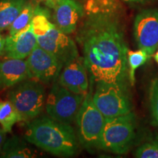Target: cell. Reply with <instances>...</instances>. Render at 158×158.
<instances>
[{
  "mask_svg": "<svg viewBox=\"0 0 158 158\" xmlns=\"http://www.w3.org/2000/svg\"><path fill=\"white\" fill-rule=\"evenodd\" d=\"M21 121L22 118L10 100L0 101V124L6 133L11 132L14 124Z\"/></svg>",
  "mask_w": 158,
  "mask_h": 158,
  "instance_id": "obj_17",
  "label": "cell"
},
{
  "mask_svg": "<svg viewBox=\"0 0 158 158\" xmlns=\"http://www.w3.org/2000/svg\"><path fill=\"white\" fill-rule=\"evenodd\" d=\"M24 138L40 149L60 157H73L79 147L71 124L56 121L50 116H37L29 121Z\"/></svg>",
  "mask_w": 158,
  "mask_h": 158,
  "instance_id": "obj_2",
  "label": "cell"
},
{
  "mask_svg": "<svg viewBox=\"0 0 158 158\" xmlns=\"http://www.w3.org/2000/svg\"><path fill=\"white\" fill-rule=\"evenodd\" d=\"M155 59L156 62H157L158 64V50H157V52H156V54H155Z\"/></svg>",
  "mask_w": 158,
  "mask_h": 158,
  "instance_id": "obj_26",
  "label": "cell"
},
{
  "mask_svg": "<svg viewBox=\"0 0 158 158\" xmlns=\"http://www.w3.org/2000/svg\"><path fill=\"white\" fill-rule=\"evenodd\" d=\"M37 6L31 1L26 4L20 14L10 27L9 35H15L27 29L32 21Z\"/></svg>",
  "mask_w": 158,
  "mask_h": 158,
  "instance_id": "obj_18",
  "label": "cell"
},
{
  "mask_svg": "<svg viewBox=\"0 0 158 158\" xmlns=\"http://www.w3.org/2000/svg\"><path fill=\"white\" fill-rule=\"evenodd\" d=\"M54 10V24L67 35L76 31L84 16V7L76 0H56L48 5Z\"/></svg>",
  "mask_w": 158,
  "mask_h": 158,
  "instance_id": "obj_11",
  "label": "cell"
},
{
  "mask_svg": "<svg viewBox=\"0 0 158 158\" xmlns=\"http://www.w3.org/2000/svg\"><path fill=\"white\" fill-rule=\"evenodd\" d=\"M88 73L84 57L79 56L63 67L57 81L71 92L86 96L89 86Z\"/></svg>",
  "mask_w": 158,
  "mask_h": 158,
  "instance_id": "obj_12",
  "label": "cell"
},
{
  "mask_svg": "<svg viewBox=\"0 0 158 158\" xmlns=\"http://www.w3.org/2000/svg\"><path fill=\"white\" fill-rule=\"evenodd\" d=\"M106 118L97 108L92 92L85 97L76 118L78 143L86 150L99 149V143Z\"/></svg>",
  "mask_w": 158,
  "mask_h": 158,
  "instance_id": "obj_5",
  "label": "cell"
},
{
  "mask_svg": "<svg viewBox=\"0 0 158 158\" xmlns=\"http://www.w3.org/2000/svg\"><path fill=\"white\" fill-rule=\"evenodd\" d=\"M37 45V40L31 24L15 35L6 36L5 55L6 59H24Z\"/></svg>",
  "mask_w": 158,
  "mask_h": 158,
  "instance_id": "obj_13",
  "label": "cell"
},
{
  "mask_svg": "<svg viewBox=\"0 0 158 158\" xmlns=\"http://www.w3.org/2000/svg\"><path fill=\"white\" fill-rule=\"evenodd\" d=\"M136 120L133 111L124 115L106 118L99 149L116 155H124L135 138Z\"/></svg>",
  "mask_w": 158,
  "mask_h": 158,
  "instance_id": "obj_3",
  "label": "cell"
},
{
  "mask_svg": "<svg viewBox=\"0 0 158 158\" xmlns=\"http://www.w3.org/2000/svg\"><path fill=\"white\" fill-rule=\"evenodd\" d=\"M6 141V132L2 127H0V152Z\"/></svg>",
  "mask_w": 158,
  "mask_h": 158,
  "instance_id": "obj_23",
  "label": "cell"
},
{
  "mask_svg": "<svg viewBox=\"0 0 158 158\" xmlns=\"http://www.w3.org/2000/svg\"><path fill=\"white\" fill-rule=\"evenodd\" d=\"M42 1L45 2V4H46L47 5H49L50 4H51L52 2H54V1H56V0H42Z\"/></svg>",
  "mask_w": 158,
  "mask_h": 158,
  "instance_id": "obj_24",
  "label": "cell"
},
{
  "mask_svg": "<svg viewBox=\"0 0 158 158\" xmlns=\"http://www.w3.org/2000/svg\"><path fill=\"white\" fill-rule=\"evenodd\" d=\"M29 0H0V32L10 28Z\"/></svg>",
  "mask_w": 158,
  "mask_h": 158,
  "instance_id": "obj_16",
  "label": "cell"
},
{
  "mask_svg": "<svg viewBox=\"0 0 158 158\" xmlns=\"http://www.w3.org/2000/svg\"><path fill=\"white\" fill-rule=\"evenodd\" d=\"M133 33L138 49L152 56L158 48V9L140 12L134 20Z\"/></svg>",
  "mask_w": 158,
  "mask_h": 158,
  "instance_id": "obj_9",
  "label": "cell"
},
{
  "mask_svg": "<svg viewBox=\"0 0 158 158\" xmlns=\"http://www.w3.org/2000/svg\"><path fill=\"white\" fill-rule=\"evenodd\" d=\"M123 1L127 2H140L143 0H123Z\"/></svg>",
  "mask_w": 158,
  "mask_h": 158,
  "instance_id": "obj_25",
  "label": "cell"
},
{
  "mask_svg": "<svg viewBox=\"0 0 158 158\" xmlns=\"http://www.w3.org/2000/svg\"><path fill=\"white\" fill-rule=\"evenodd\" d=\"M150 58L147 53L143 50L138 49V51H128L127 53V64L129 70L130 84L133 86L135 81V71L138 68L145 64Z\"/></svg>",
  "mask_w": 158,
  "mask_h": 158,
  "instance_id": "obj_19",
  "label": "cell"
},
{
  "mask_svg": "<svg viewBox=\"0 0 158 158\" xmlns=\"http://www.w3.org/2000/svg\"><path fill=\"white\" fill-rule=\"evenodd\" d=\"M1 157L30 158L36 157V152L23 139L13 135L7 139L0 152Z\"/></svg>",
  "mask_w": 158,
  "mask_h": 158,
  "instance_id": "obj_15",
  "label": "cell"
},
{
  "mask_svg": "<svg viewBox=\"0 0 158 158\" xmlns=\"http://www.w3.org/2000/svg\"><path fill=\"white\" fill-rule=\"evenodd\" d=\"M85 97L71 92L58 81H55L46 97V113L56 121L71 124L76 122Z\"/></svg>",
  "mask_w": 158,
  "mask_h": 158,
  "instance_id": "obj_7",
  "label": "cell"
},
{
  "mask_svg": "<svg viewBox=\"0 0 158 158\" xmlns=\"http://www.w3.org/2000/svg\"><path fill=\"white\" fill-rule=\"evenodd\" d=\"M37 44L56 57L63 67L79 56L76 43L53 24L44 35L37 37Z\"/></svg>",
  "mask_w": 158,
  "mask_h": 158,
  "instance_id": "obj_8",
  "label": "cell"
},
{
  "mask_svg": "<svg viewBox=\"0 0 158 158\" xmlns=\"http://www.w3.org/2000/svg\"><path fill=\"white\" fill-rule=\"evenodd\" d=\"M22 118L31 121L43 112L45 106V89L43 84L35 78H29L10 88L7 94Z\"/></svg>",
  "mask_w": 158,
  "mask_h": 158,
  "instance_id": "obj_4",
  "label": "cell"
},
{
  "mask_svg": "<svg viewBox=\"0 0 158 158\" xmlns=\"http://www.w3.org/2000/svg\"><path fill=\"white\" fill-rule=\"evenodd\" d=\"M149 105L152 124L158 129V78L152 82L150 86Z\"/></svg>",
  "mask_w": 158,
  "mask_h": 158,
  "instance_id": "obj_21",
  "label": "cell"
},
{
  "mask_svg": "<svg viewBox=\"0 0 158 158\" xmlns=\"http://www.w3.org/2000/svg\"><path fill=\"white\" fill-rule=\"evenodd\" d=\"M134 155L138 158H158V135L141 144Z\"/></svg>",
  "mask_w": 158,
  "mask_h": 158,
  "instance_id": "obj_20",
  "label": "cell"
},
{
  "mask_svg": "<svg viewBox=\"0 0 158 158\" xmlns=\"http://www.w3.org/2000/svg\"><path fill=\"white\" fill-rule=\"evenodd\" d=\"M92 100L106 118L127 114L133 109L127 84L97 82Z\"/></svg>",
  "mask_w": 158,
  "mask_h": 158,
  "instance_id": "obj_6",
  "label": "cell"
},
{
  "mask_svg": "<svg viewBox=\"0 0 158 158\" xmlns=\"http://www.w3.org/2000/svg\"><path fill=\"white\" fill-rule=\"evenodd\" d=\"M26 61L32 78L37 79L43 84L56 81L63 68V65L56 57L38 44Z\"/></svg>",
  "mask_w": 158,
  "mask_h": 158,
  "instance_id": "obj_10",
  "label": "cell"
},
{
  "mask_svg": "<svg viewBox=\"0 0 158 158\" xmlns=\"http://www.w3.org/2000/svg\"><path fill=\"white\" fill-rule=\"evenodd\" d=\"M76 40L92 81L129 85L128 48L118 0H84Z\"/></svg>",
  "mask_w": 158,
  "mask_h": 158,
  "instance_id": "obj_1",
  "label": "cell"
},
{
  "mask_svg": "<svg viewBox=\"0 0 158 158\" xmlns=\"http://www.w3.org/2000/svg\"><path fill=\"white\" fill-rule=\"evenodd\" d=\"M29 78H32V76L27 61L7 59L0 62V92Z\"/></svg>",
  "mask_w": 158,
  "mask_h": 158,
  "instance_id": "obj_14",
  "label": "cell"
},
{
  "mask_svg": "<svg viewBox=\"0 0 158 158\" xmlns=\"http://www.w3.org/2000/svg\"><path fill=\"white\" fill-rule=\"evenodd\" d=\"M6 37L0 33V56L5 54Z\"/></svg>",
  "mask_w": 158,
  "mask_h": 158,
  "instance_id": "obj_22",
  "label": "cell"
}]
</instances>
